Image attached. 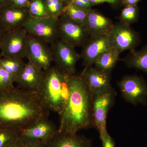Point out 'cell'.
Returning <instances> with one entry per match:
<instances>
[{
	"instance_id": "cell-1",
	"label": "cell",
	"mask_w": 147,
	"mask_h": 147,
	"mask_svg": "<svg viewBox=\"0 0 147 147\" xmlns=\"http://www.w3.org/2000/svg\"><path fill=\"white\" fill-rule=\"evenodd\" d=\"M35 92L13 86L0 90V128L18 131L49 116Z\"/></svg>"
},
{
	"instance_id": "cell-2",
	"label": "cell",
	"mask_w": 147,
	"mask_h": 147,
	"mask_svg": "<svg viewBox=\"0 0 147 147\" xmlns=\"http://www.w3.org/2000/svg\"><path fill=\"white\" fill-rule=\"evenodd\" d=\"M92 101L91 95L82 76H71L69 97L59 115L58 131L76 134L79 130L90 127L92 117Z\"/></svg>"
},
{
	"instance_id": "cell-3",
	"label": "cell",
	"mask_w": 147,
	"mask_h": 147,
	"mask_svg": "<svg viewBox=\"0 0 147 147\" xmlns=\"http://www.w3.org/2000/svg\"><path fill=\"white\" fill-rule=\"evenodd\" d=\"M71 76L55 65L44 70L42 83L37 93L49 112L59 115L62 112L69 97Z\"/></svg>"
},
{
	"instance_id": "cell-4",
	"label": "cell",
	"mask_w": 147,
	"mask_h": 147,
	"mask_svg": "<svg viewBox=\"0 0 147 147\" xmlns=\"http://www.w3.org/2000/svg\"><path fill=\"white\" fill-rule=\"evenodd\" d=\"M58 18L52 16L35 18L30 16L24 28L29 35L41 40L50 45L59 39Z\"/></svg>"
},
{
	"instance_id": "cell-5",
	"label": "cell",
	"mask_w": 147,
	"mask_h": 147,
	"mask_svg": "<svg viewBox=\"0 0 147 147\" xmlns=\"http://www.w3.org/2000/svg\"><path fill=\"white\" fill-rule=\"evenodd\" d=\"M47 117L40 118L18 131V139L24 144L39 142L45 144L57 130L54 123Z\"/></svg>"
},
{
	"instance_id": "cell-6",
	"label": "cell",
	"mask_w": 147,
	"mask_h": 147,
	"mask_svg": "<svg viewBox=\"0 0 147 147\" xmlns=\"http://www.w3.org/2000/svg\"><path fill=\"white\" fill-rule=\"evenodd\" d=\"M28 36L24 28L6 31L0 49L2 57L26 58Z\"/></svg>"
},
{
	"instance_id": "cell-7",
	"label": "cell",
	"mask_w": 147,
	"mask_h": 147,
	"mask_svg": "<svg viewBox=\"0 0 147 147\" xmlns=\"http://www.w3.org/2000/svg\"><path fill=\"white\" fill-rule=\"evenodd\" d=\"M50 46L55 66L69 76L76 75V64L81 56L75 47L60 39Z\"/></svg>"
},
{
	"instance_id": "cell-8",
	"label": "cell",
	"mask_w": 147,
	"mask_h": 147,
	"mask_svg": "<svg viewBox=\"0 0 147 147\" xmlns=\"http://www.w3.org/2000/svg\"><path fill=\"white\" fill-rule=\"evenodd\" d=\"M107 36L110 47L120 53L125 50H134L140 42L137 33L130 26L121 22L114 24Z\"/></svg>"
},
{
	"instance_id": "cell-9",
	"label": "cell",
	"mask_w": 147,
	"mask_h": 147,
	"mask_svg": "<svg viewBox=\"0 0 147 147\" xmlns=\"http://www.w3.org/2000/svg\"><path fill=\"white\" fill-rule=\"evenodd\" d=\"M59 39L74 47L84 45L89 36L83 24L74 22L63 14L58 18Z\"/></svg>"
},
{
	"instance_id": "cell-10",
	"label": "cell",
	"mask_w": 147,
	"mask_h": 147,
	"mask_svg": "<svg viewBox=\"0 0 147 147\" xmlns=\"http://www.w3.org/2000/svg\"><path fill=\"white\" fill-rule=\"evenodd\" d=\"M121 93L127 102L134 105L144 104L147 98V84L136 75L124 76L119 82Z\"/></svg>"
},
{
	"instance_id": "cell-11",
	"label": "cell",
	"mask_w": 147,
	"mask_h": 147,
	"mask_svg": "<svg viewBox=\"0 0 147 147\" xmlns=\"http://www.w3.org/2000/svg\"><path fill=\"white\" fill-rule=\"evenodd\" d=\"M26 58L43 70L50 68L53 63L50 45L41 40L29 35Z\"/></svg>"
},
{
	"instance_id": "cell-12",
	"label": "cell",
	"mask_w": 147,
	"mask_h": 147,
	"mask_svg": "<svg viewBox=\"0 0 147 147\" xmlns=\"http://www.w3.org/2000/svg\"><path fill=\"white\" fill-rule=\"evenodd\" d=\"M92 115L99 133L106 131V118L114 98L112 89L92 96Z\"/></svg>"
},
{
	"instance_id": "cell-13",
	"label": "cell",
	"mask_w": 147,
	"mask_h": 147,
	"mask_svg": "<svg viewBox=\"0 0 147 147\" xmlns=\"http://www.w3.org/2000/svg\"><path fill=\"white\" fill-rule=\"evenodd\" d=\"M30 17L27 8L16 7L10 3L0 7V24L6 31L24 28Z\"/></svg>"
},
{
	"instance_id": "cell-14",
	"label": "cell",
	"mask_w": 147,
	"mask_h": 147,
	"mask_svg": "<svg viewBox=\"0 0 147 147\" xmlns=\"http://www.w3.org/2000/svg\"><path fill=\"white\" fill-rule=\"evenodd\" d=\"M43 74V69L28 61L16 76L15 83L19 88L37 93L42 83Z\"/></svg>"
},
{
	"instance_id": "cell-15",
	"label": "cell",
	"mask_w": 147,
	"mask_h": 147,
	"mask_svg": "<svg viewBox=\"0 0 147 147\" xmlns=\"http://www.w3.org/2000/svg\"><path fill=\"white\" fill-rule=\"evenodd\" d=\"M83 46L80 56L85 66L84 69L92 67L96 59L111 47L107 35L89 37Z\"/></svg>"
},
{
	"instance_id": "cell-16",
	"label": "cell",
	"mask_w": 147,
	"mask_h": 147,
	"mask_svg": "<svg viewBox=\"0 0 147 147\" xmlns=\"http://www.w3.org/2000/svg\"><path fill=\"white\" fill-rule=\"evenodd\" d=\"M83 24L89 37L107 35L114 25L108 17L92 8L88 10Z\"/></svg>"
},
{
	"instance_id": "cell-17",
	"label": "cell",
	"mask_w": 147,
	"mask_h": 147,
	"mask_svg": "<svg viewBox=\"0 0 147 147\" xmlns=\"http://www.w3.org/2000/svg\"><path fill=\"white\" fill-rule=\"evenodd\" d=\"M92 96L112 89L109 73L92 67L84 69L81 75Z\"/></svg>"
},
{
	"instance_id": "cell-18",
	"label": "cell",
	"mask_w": 147,
	"mask_h": 147,
	"mask_svg": "<svg viewBox=\"0 0 147 147\" xmlns=\"http://www.w3.org/2000/svg\"><path fill=\"white\" fill-rule=\"evenodd\" d=\"M45 147H94L91 140L84 135L65 133L57 130Z\"/></svg>"
},
{
	"instance_id": "cell-19",
	"label": "cell",
	"mask_w": 147,
	"mask_h": 147,
	"mask_svg": "<svg viewBox=\"0 0 147 147\" xmlns=\"http://www.w3.org/2000/svg\"><path fill=\"white\" fill-rule=\"evenodd\" d=\"M120 53L117 49L110 47L96 59L94 64V67L109 73L117 62Z\"/></svg>"
},
{
	"instance_id": "cell-20",
	"label": "cell",
	"mask_w": 147,
	"mask_h": 147,
	"mask_svg": "<svg viewBox=\"0 0 147 147\" xmlns=\"http://www.w3.org/2000/svg\"><path fill=\"white\" fill-rule=\"evenodd\" d=\"M124 62L129 67L140 69L147 73V45L139 51L131 50Z\"/></svg>"
},
{
	"instance_id": "cell-21",
	"label": "cell",
	"mask_w": 147,
	"mask_h": 147,
	"mask_svg": "<svg viewBox=\"0 0 147 147\" xmlns=\"http://www.w3.org/2000/svg\"><path fill=\"white\" fill-rule=\"evenodd\" d=\"M25 64L23 59L2 57L0 60V67L15 78L23 69Z\"/></svg>"
},
{
	"instance_id": "cell-22",
	"label": "cell",
	"mask_w": 147,
	"mask_h": 147,
	"mask_svg": "<svg viewBox=\"0 0 147 147\" xmlns=\"http://www.w3.org/2000/svg\"><path fill=\"white\" fill-rule=\"evenodd\" d=\"M88 11L72 4L68 3L65 6L62 14L65 15L74 22L83 24L86 17Z\"/></svg>"
},
{
	"instance_id": "cell-23",
	"label": "cell",
	"mask_w": 147,
	"mask_h": 147,
	"mask_svg": "<svg viewBox=\"0 0 147 147\" xmlns=\"http://www.w3.org/2000/svg\"><path fill=\"white\" fill-rule=\"evenodd\" d=\"M27 9L32 17L40 18L50 17L43 0H30Z\"/></svg>"
},
{
	"instance_id": "cell-24",
	"label": "cell",
	"mask_w": 147,
	"mask_h": 147,
	"mask_svg": "<svg viewBox=\"0 0 147 147\" xmlns=\"http://www.w3.org/2000/svg\"><path fill=\"white\" fill-rule=\"evenodd\" d=\"M139 15V9L137 5L125 6L121 12L120 22L129 25L137 22Z\"/></svg>"
},
{
	"instance_id": "cell-25",
	"label": "cell",
	"mask_w": 147,
	"mask_h": 147,
	"mask_svg": "<svg viewBox=\"0 0 147 147\" xmlns=\"http://www.w3.org/2000/svg\"><path fill=\"white\" fill-rule=\"evenodd\" d=\"M50 16L58 17L62 13L65 5L61 0H43Z\"/></svg>"
},
{
	"instance_id": "cell-26",
	"label": "cell",
	"mask_w": 147,
	"mask_h": 147,
	"mask_svg": "<svg viewBox=\"0 0 147 147\" xmlns=\"http://www.w3.org/2000/svg\"><path fill=\"white\" fill-rule=\"evenodd\" d=\"M18 139L17 131L0 128V147H9Z\"/></svg>"
},
{
	"instance_id": "cell-27",
	"label": "cell",
	"mask_w": 147,
	"mask_h": 147,
	"mask_svg": "<svg viewBox=\"0 0 147 147\" xmlns=\"http://www.w3.org/2000/svg\"><path fill=\"white\" fill-rule=\"evenodd\" d=\"M16 78L0 67V90L13 86Z\"/></svg>"
},
{
	"instance_id": "cell-28",
	"label": "cell",
	"mask_w": 147,
	"mask_h": 147,
	"mask_svg": "<svg viewBox=\"0 0 147 147\" xmlns=\"http://www.w3.org/2000/svg\"><path fill=\"white\" fill-rule=\"evenodd\" d=\"M99 134L102 147H115L114 139L108 134L107 130L102 131Z\"/></svg>"
},
{
	"instance_id": "cell-29",
	"label": "cell",
	"mask_w": 147,
	"mask_h": 147,
	"mask_svg": "<svg viewBox=\"0 0 147 147\" xmlns=\"http://www.w3.org/2000/svg\"><path fill=\"white\" fill-rule=\"evenodd\" d=\"M69 3L72 4L76 6L87 10L90 9L93 6L89 0H71Z\"/></svg>"
},
{
	"instance_id": "cell-30",
	"label": "cell",
	"mask_w": 147,
	"mask_h": 147,
	"mask_svg": "<svg viewBox=\"0 0 147 147\" xmlns=\"http://www.w3.org/2000/svg\"><path fill=\"white\" fill-rule=\"evenodd\" d=\"M30 0H10L9 3L16 7L28 8Z\"/></svg>"
},
{
	"instance_id": "cell-31",
	"label": "cell",
	"mask_w": 147,
	"mask_h": 147,
	"mask_svg": "<svg viewBox=\"0 0 147 147\" xmlns=\"http://www.w3.org/2000/svg\"><path fill=\"white\" fill-rule=\"evenodd\" d=\"M141 0H121V3L124 6L137 5Z\"/></svg>"
},
{
	"instance_id": "cell-32",
	"label": "cell",
	"mask_w": 147,
	"mask_h": 147,
	"mask_svg": "<svg viewBox=\"0 0 147 147\" xmlns=\"http://www.w3.org/2000/svg\"><path fill=\"white\" fill-rule=\"evenodd\" d=\"M25 147H45L44 144L39 142H34V143H28L24 144Z\"/></svg>"
},
{
	"instance_id": "cell-33",
	"label": "cell",
	"mask_w": 147,
	"mask_h": 147,
	"mask_svg": "<svg viewBox=\"0 0 147 147\" xmlns=\"http://www.w3.org/2000/svg\"><path fill=\"white\" fill-rule=\"evenodd\" d=\"M9 147H25V145L18 138L16 142L13 143L12 145H11Z\"/></svg>"
},
{
	"instance_id": "cell-34",
	"label": "cell",
	"mask_w": 147,
	"mask_h": 147,
	"mask_svg": "<svg viewBox=\"0 0 147 147\" xmlns=\"http://www.w3.org/2000/svg\"><path fill=\"white\" fill-rule=\"evenodd\" d=\"M5 32V29L0 24V49H1V44Z\"/></svg>"
},
{
	"instance_id": "cell-35",
	"label": "cell",
	"mask_w": 147,
	"mask_h": 147,
	"mask_svg": "<svg viewBox=\"0 0 147 147\" xmlns=\"http://www.w3.org/2000/svg\"><path fill=\"white\" fill-rule=\"evenodd\" d=\"M105 3H108L112 5H117L121 2V0H105Z\"/></svg>"
},
{
	"instance_id": "cell-36",
	"label": "cell",
	"mask_w": 147,
	"mask_h": 147,
	"mask_svg": "<svg viewBox=\"0 0 147 147\" xmlns=\"http://www.w3.org/2000/svg\"><path fill=\"white\" fill-rule=\"evenodd\" d=\"M89 1L93 6L105 3V0H89Z\"/></svg>"
},
{
	"instance_id": "cell-37",
	"label": "cell",
	"mask_w": 147,
	"mask_h": 147,
	"mask_svg": "<svg viewBox=\"0 0 147 147\" xmlns=\"http://www.w3.org/2000/svg\"><path fill=\"white\" fill-rule=\"evenodd\" d=\"M10 0H0V7L9 3Z\"/></svg>"
},
{
	"instance_id": "cell-38",
	"label": "cell",
	"mask_w": 147,
	"mask_h": 147,
	"mask_svg": "<svg viewBox=\"0 0 147 147\" xmlns=\"http://www.w3.org/2000/svg\"><path fill=\"white\" fill-rule=\"evenodd\" d=\"M65 4V5L68 4L71 1V0H61Z\"/></svg>"
},
{
	"instance_id": "cell-39",
	"label": "cell",
	"mask_w": 147,
	"mask_h": 147,
	"mask_svg": "<svg viewBox=\"0 0 147 147\" xmlns=\"http://www.w3.org/2000/svg\"><path fill=\"white\" fill-rule=\"evenodd\" d=\"M1 58H2L1 55V54H0V60H1Z\"/></svg>"
}]
</instances>
